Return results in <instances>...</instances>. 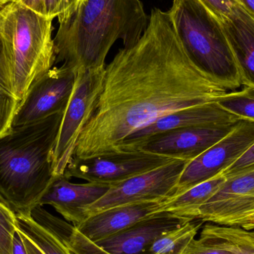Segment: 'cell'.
<instances>
[{"instance_id": "34", "label": "cell", "mask_w": 254, "mask_h": 254, "mask_svg": "<svg viewBox=\"0 0 254 254\" xmlns=\"http://www.w3.org/2000/svg\"><path fill=\"white\" fill-rule=\"evenodd\" d=\"M13 0H0V10L5 7L7 4L13 1Z\"/></svg>"}, {"instance_id": "7", "label": "cell", "mask_w": 254, "mask_h": 254, "mask_svg": "<svg viewBox=\"0 0 254 254\" xmlns=\"http://www.w3.org/2000/svg\"><path fill=\"white\" fill-rule=\"evenodd\" d=\"M189 161L174 159L165 165L131 178L110 188L105 195L84 210L87 216L113 207L172 198Z\"/></svg>"}, {"instance_id": "19", "label": "cell", "mask_w": 254, "mask_h": 254, "mask_svg": "<svg viewBox=\"0 0 254 254\" xmlns=\"http://www.w3.org/2000/svg\"><path fill=\"white\" fill-rule=\"evenodd\" d=\"M20 103L15 93L11 49L0 29V137L11 127Z\"/></svg>"}, {"instance_id": "5", "label": "cell", "mask_w": 254, "mask_h": 254, "mask_svg": "<svg viewBox=\"0 0 254 254\" xmlns=\"http://www.w3.org/2000/svg\"><path fill=\"white\" fill-rule=\"evenodd\" d=\"M52 22L16 1L0 10V29L11 49L15 93L20 101L56 62Z\"/></svg>"}, {"instance_id": "20", "label": "cell", "mask_w": 254, "mask_h": 254, "mask_svg": "<svg viewBox=\"0 0 254 254\" xmlns=\"http://www.w3.org/2000/svg\"><path fill=\"white\" fill-rule=\"evenodd\" d=\"M226 179L220 174L198 184L183 193L164 201L160 212H170L190 220L198 219L200 208L215 195Z\"/></svg>"}, {"instance_id": "26", "label": "cell", "mask_w": 254, "mask_h": 254, "mask_svg": "<svg viewBox=\"0 0 254 254\" xmlns=\"http://www.w3.org/2000/svg\"><path fill=\"white\" fill-rule=\"evenodd\" d=\"M45 17L55 19L61 10L62 0H13Z\"/></svg>"}, {"instance_id": "30", "label": "cell", "mask_w": 254, "mask_h": 254, "mask_svg": "<svg viewBox=\"0 0 254 254\" xmlns=\"http://www.w3.org/2000/svg\"><path fill=\"white\" fill-rule=\"evenodd\" d=\"M81 1L82 0H62L61 10L58 16L59 25L66 22L71 17Z\"/></svg>"}, {"instance_id": "16", "label": "cell", "mask_w": 254, "mask_h": 254, "mask_svg": "<svg viewBox=\"0 0 254 254\" xmlns=\"http://www.w3.org/2000/svg\"><path fill=\"white\" fill-rule=\"evenodd\" d=\"M111 187L87 182H70L65 174L55 176L39 206L51 205L74 226L87 219L84 210L107 193Z\"/></svg>"}, {"instance_id": "2", "label": "cell", "mask_w": 254, "mask_h": 254, "mask_svg": "<svg viewBox=\"0 0 254 254\" xmlns=\"http://www.w3.org/2000/svg\"><path fill=\"white\" fill-rule=\"evenodd\" d=\"M140 0H82L71 17L60 24L55 42L56 62L79 71L101 69L113 45L134 46L147 28Z\"/></svg>"}, {"instance_id": "14", "label": "cell", "mask_w": 254, "mask_h": 254, "mask_svg": "<svg viewBox=\"0 0 254 254\" xmlns=\"http://www.w3.org/2000/svg\"><path fill=\"white\" fill-rule=\"evenodd\" d=\"M189 221L170 212H158L95 243L109 254H149V249L158 237Z\"/></svg>"}, {"instance_id": "17", "label": "cell", "mask_w": 254, "mask_h": 254, "mask_svg": "<svg viewBox=\"0 0 254 254\" xmlns=\"http://www.w3.org/2000/svg\"><path fill=\"white\" fill-rule=\"evenodd\" d=\"M164 201H146L113 207L89 216L74 227L86 239L95 243L158 213Z\"/></svg>"}, {"instance_id": "33", "label": "cell", "mask_w": 254, "mask_h": 254, "mask_svg": "<svg viewBox=\"0 0 254 254\" xmlns=\"http://www.w3.org/2000/svg\"><path fill=\"white\" fill-rule=\"evenodd\" d=\"M245 229L248 230V231H252V230L254 229V216L250 219V221L248 222L247 225H246Z\"/></svg>"}, {"instance_id": "13", "label": "cell", "mask_w": 254, "mask_h": 254, "mask_svg": "<svg viewBox=\"0 0 254 254\" xmlns=\"http://www.w3.org/2000/svg\"><path fill=\"white\" fill-rule=\"evenodd\" d=\"M237 123L172 130L150 139L139 150L190 161L223 138Z\"/></svg>"}, {"instance_id": "3", "label": "cell", "mask_w": 254, "mask_h": 254, "mask_svg": "<svg viewBox=\"0 0 254 254\" xmlns=\"http://www.w3.org/2000/svg\"><path fill=\"white\" fill-rule=\"evenodd\" d=\"M65 112L0 137V197L16 216H31L53 182V152Z\"/></svg>"}, {"instance_id": "21", "label": "cell", "mask_w": 254, "mask_h": 254, "mask_svg": "<svg viewBox=\"0 0 254 254\" xmlns=\"http://www.w3.org/2000/svg\"><path fill=\"white\" fill-rule=\"evenodd\" d=\"M200 239L234 254H254V231L240 227L207 224L202 228Z\"/></svg>"}, {"instance_id": "9", "label": "cell", "mask_w": 254, "mask_h": 254, "mask_svg": "<svg viewBox=\"0 0 254 254\" xmlns=\"http://www.w3.org/2000/svg\"><path fill=\"white\" fill-rule=\"evenodd\" d=\"M254 143V122L240 121L223 138L187 164L172 198L222 174L240 159Z\"/></svg>"}, {"instance_id": "28", "label": "cell", "mask_w": 254, "mask_h": 254, "mask_svg": "<svg viewBox=\"0 0 254 254\" xmlns=\"http://www.w3.org/2000/svg\"><path fill=\"white\" fill-rule=\"evenodd\" d=\"M182 254H234L232 252L206 243L202 240L192 239Z\"/></svg>"}, {"instance_id": "8", "label": "cell", "mask_w": 254, "mask_h": 254, "mask_svg": "<svg viewBox=\"0 0 254 254\" xmlns=\"http://www.w3.org/2000/svg\"><path fill=\"white\" fill-rule=\"evenodd\" d=\"M173 158L144 151L116 152L98 156H73L64 174L68 179L113 187L168 164Z\"/></svg>"}, {"instance_id": "25", "label": "cell", "mask_w": 254, "mask_h": 254, "mask_svg": "<svg viewBox=\"0 0 254 254\" xmlns=\"http://www.w3.org/2000/svg\"><path fill=\"white\" fill-rule=\"evenodd\" d=\"M69 230L66 236L67 244L74 254H109L80 234L74 225H71Z\"/></svg>"}, {"instance_id": "32", "label": "cell", "mask_w": 254, "mask_h": 254, "mask_svg": "<svg viewBox=\"0 0 254 254\" xmlns=\"http://www.w3.org/2000/svg\"><path fill=\"white\" fill-rule=\"evenodd\" d=\"M236 1L254 19V0H236Z\"/></svg>"}, {"instance_id": "22", "label": "cell", "mask_w": 254, "mask_h": 254, "mask_svg": "<svg viewBox=\"0 0 254 254\" xmlns=\"http://www.w3.org/2000/svg\"><path fill=\"white\" fill-rule=\"evenodd\" d=\"M204 221H189L179 228L164 233L152 243L149 254H182L190 242L195 238Z\"/></svg>"}, {"instance_id": "27", "label": "cell", "mask_w": 254, "mask_h": 254, "mask_svg": "<svg viewBox=\"0 0 254 254\" xmlns=\"http://www.w3.org/2000/svg\"><path fill=\"white\" fill-rule=\"evenodd\" d=\"M254 170V143L240 159L237 160L231 167H228L222 175L226 179L249 173Z\"/></svg>"}, {"instance_id": "10", "label": "cell", "mask_w": 254, "mask_h": 254, "mask_svg": "<svg viewBox=\"0 0 254 254\" xmlns=\"http://www.w3.org/2000/svg\"><path fill=\"white\" fill-rule=\"evenodd\" d=\"M77 74L75 70L66 65L52 67L31 85L15 113L11 127L37 123L65 112Z\"/></svg>"}, {"instance_id": "15", "label": "cell", "mask_w": 254, "mask_h": 254, "mask_svg": "<svg viewBox=\"0 0 254 254\" xmlns=\"http://www.w3.org/2000/svg\"><path fill=\"white\" fill-rule=\"evenodd\" d=\"M16 228L28 254H74L67 244L68 223L37 206L31 216H16Z\"/></svg>"}, {"instance_id": "4", "label": "cell", "mask_w": 254, "mask_h": 254, "mask_svg": "<svg viewBox=\"0 0 254 254\" xmlns=\"http://www.w3.org/2000/svg\"><path fill=\"white\" fill-rule=\"evenodd\" d=\"M167 11L194 64L228 91L240 88L238 67L220 19L201 0H173Z\"/></svg>"}, {"instance_id": "12", "label": "cell", "mask_w": 254, "mask_h": 254, "mask_svg": "<svg viewBox=\"0 0 254 254\" xmlns=\"http://www.w3.org/2000/svg\"><path fill=\"white\" fill-rule=\"evenodd\" d=\"M240 121L241 119L224 110L216 101L183 109L162 116L134 131L121 143L116 152L139 150L150 139L172 130L191 127L225 126Z\"/></svg>"}, {"instance_id": "31", "label": "cell", "mask_w": 254, "mask_h": 254, "mask_svg": "<svg viewBox=\"0 0 254 254\" xmlns=\"http://www.w3.org/2000/svg\"><path fill=\"white\" fill-rule=\"evenodd\" d=\"M13 254H28L25 245L22 241V237H21L19 231H17V228H16L14 237H13Z\"/></svg>"}, {"instance_id": "11", "label": "cell", "mask_w": 254, "mask_h": 254, "mask_svg": "<svg viewBox=\"0 0 254 254\" xmlns=\"http://www.w3.org/2000/svg\"><path fill=\"white\" fill-rule=\"evenodd\" d=\"M254 216V170L226 179L198 212V219L245 229Z\"/></svg>"}, {"instance_id": "1", "label": "cell", "mask_w": 254, "mask_h": 254, "mask_svg": "<svg viewBox=\"0 0 254 254\" xmlns=\"http://www.w3.org/2000/svg\"><path fill=\"white\" fill-rule=\"evenodd\" d=\"M228 92L190 58L168 11L155 7L140 40L106 65L102 91L74 156L115 153L128 136L159 118L214 102Z\"/></svg>"}, {"instance_id": "6", "label": "cell", "mask_w": 254, "mask_h": 254, "mask_svg": "<svg viewBox=\"0 0 254 254\" xmlns=\"http://www.w3.org/2000/svg\"><path fill=\"white\" fill-rule=\"evenodd\" d=\"M105 68L77 71L74 90L63 118L53 152L54 176L64 175L77 140L92 117L103 89Z\"/></svg>"}, {"instance_id": "23", "label": "cell", "mask_w": 254, "mask_h": 254, "mask_svg": "<svg viewBox=\"0 0 254 254\" xmlns=\"http://www.w3.org/2000/svg\"><path fill=\"white\" fill-rule=\"evenodd\" d=\"M216 102L241 120L254 122V88L244 86L241 91L228 92Z\"/></svg>"}, {"instance_id": "29", "label": "cell", "mask_w": 254, "mask_h": 254, "mask_svg": "<svg viewBox=\"0 0 254 254\" xmlns=\"http://www.w3.org/2000/svg\"><path fill=\"white\" fill-rule=\"evenodd\" d=\"M220 20L228 17L238 2L236 0H201Z\"/></svg>"}, {"instance_id": "24", "label": "cell", "mask_w": 254, "mask_h": 254, "mask_svg": "<svg viewBox=\"0 0 254 254\" xmlns=\"http://www.w3.org/2000/svg\"><path fill=\"white\" fill-rule=\"evenodd\" d=\"M17 218L0 197V254H13Z\"/></svg>"}, {"instance_id": "18", "label": "cell", "mask_w": 254, "mask_h": 254, "mask_svg": "<svg viewBox=\"0 0 254 254\" xmlns=\"http://www.w3.org/2000/svg\"><path fill=\"white\" fill-rule=\"evenodd\" d=\"M236 64L242 86L254 88V19L240 4L221 20Z\"/></svg>"}]
</instances>
